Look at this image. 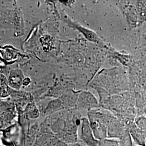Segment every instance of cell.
<instances>
[{"label":"cell","instance_id":"cell-1","mask_svg":"<svg viewBox=\"0 0 146 146\" xmlns=\"http://www.w3.org/2000/svg\"><path fill=\"white\" fill-rule=\"evenodd\" d=\"M80 139L87 146H98L100 141L97 140L90 125L89 121L87 118H82L81 121Z\"/></svg>","mask_w":146,"mask_h":146},{"label":"cell","instance_id":"cell-2","mask_svg":"<svg viewBox=\"0 0 146 146\" xmlns=\"http://www.w3.org/2000/svg\"><path fill=\"white\" fill-rule=\"evenodd\" d=\"M95 139L99 141L104 140L107 136V125L104 120L92 117L89 120Z\"/></svg>","mask_w":146,"mask_h":146},{"label":"cell","instance_id":"cell-3","mask_svg":"<svg viewBox=\"0 0 146 146\" xmlns=\"http://www.w3.org/2000/svg\"><path fill=\"white\" fill-rule=\"evenodd\" d=\"M132 140L137 146H146V133L139 128L136 125L134 126L130 131Z\"/></svg>","mask_w":146,"mask_h":146},{"label":"cell","instance_id":"cell-4","mask_svg":"<svg viewBox=\"0 0 146 146\" xmlns=\"http://www.w3.org/2000/svg\"><path fill=\"white\" fill-rule=\"evenodd\" d=\"M78 102L80 106L84 108L92 107L98 104L96 100L92 94L86 93L80 95Z\"/></svg>","mask_w":146,"mask_h":146},{"label":"cell","instance_id":"cell-5","mask_svg":"<svg viewBox=\"0 0 146 146\" xmlns=\"http://www.w3.org/2000/svg\"><path fill=\"white\" fill-rule=\"evenodd\" d=\"M137 12L142 21L146 20V1H140L137 5Z\"/></svg>","mask_w":146,"mask_h":146},{"label":"cell","instance_id":"cell-6","mask_svg":"<svg viewBox=\"0 0 146 146\" xmlns=\"http://www.w3.org/2000/svg\"><path fill=\"white\" fill-rule=\"evenodd\" d=\"M136 125L146 133V117L140 116L136 120Z\"/></svg>","mask_w":146,"mask_h":146},{"label":"cell","instance_id":"cell-7","mask_svg":"<svg viewBox=\"0 0 146 146\" xmlns=\"http://www.w3.org/2000/svg\"><path fill=\"white\" fill-rule=\"evenodd\" d=\"M98 146H119L118 143L116 142H113L110 140H103L100 141L99 143Z\"/></svg>","mask_w":146,"mask_h":146},{"label":"cell","instance_id":"cell-8","mask_svg":"<svg viewBox=\"0 0 146 146\" xmlns=\"http://www.w3.org/2000/svg\"><path fill=\"white\" fill-rule=\"evenodd\" d=\"M30 82H31V80L29 78H26L23 80V84L24 86H28Z\"/></svg>","mask_w":146,"mask_h":146},{"label":"cell","instance_id":"cell-9","mask_svg":"<svg viewBox=\"0 0 146 146\" xmlns=\"http://www.w3.org/2000/svg\"><path fill=\"white\" fill-rule=\"evenodd\" d=\"M75 146H86V145H81V144H80V143H76Z\"/></svg>","mask_w":146,"mask_h":146},{"label":"cell","instance_id":"cell-10","mask_svg":"<svg viewBox=\"0 0 146 146\" xmlns=\"http://www.w3.org/2000/svg\"><path fill=\"white\" fill-rule=\"evenodd\" d=\"M145 113H146V110H145Z\"/></svg>","mask_w":146,"mask_h":146}]
</instances>
